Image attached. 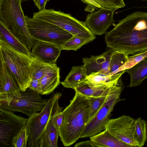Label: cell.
Masks as SVG:
<instances>
[{
    "label": "cell",
    "instance_id": "4fadbf2b",
    "mask_svg": "<svg viewBox=\"0 0 147 147\" xmlns=\"http://www.w3.org/2000/svg\"><path fill=\"white\" fill-rule=\"evenodd\" d=\"M21 91L18 82L7 66L0 51V101L11 98Z\"/></svg>",
    "mask_w": 147,
    "mask_h": 147
},
{
    "label": "cell",
    "instance_id": "44dd1931",
    "mask_svg": "<svg viewBox=\"0 0 147 147\" xmlns=\"http://www.w3.org/2000/svg\"><path fill=\"white\" fill-rule=\"evenodd\" d=\"M125 71L130 77L128 86L132 87L139 86L147 78V57Z\"/></svg>",
    "mask_w": 147,
    "mask_h": 147
},
{
    "label": "cell",
    "instance_id": "5bb4252c",
    "mask_svg": "<svg viewBox=\"0 0 147 147\" xmlns=\"http://www.w3.org/2000/svg\"><path fill=\"white\" fill-rule=\"evenodd\" d=\"M61 46L54 43L38 40L32 47L31 55L47 63H55L62 50Z\"/></svg>",
    "mask_w": 147,
    "mask_h": 147
},
{
    "label": "cell",
    "instance_id": "1f68e13d",
    "mask_svg": "<svg viewBox=\"0 0 147 147\" xmlns=\"http://www.w3.org/2000/svg\"><path fill=\"white\" fill-rule=\"evenodd\" d=\"M63 108L59 106L56 111L52 116L50 120L52 124L59 132L63 120V113L62 111Z\"/></svg>",
    "mask_w": 147,
    "mask_h": 147
},
{
    "label": "cell",
    "instance_id": "e575fe53",
    "mask_svg": "<svg viewBox=\"0 0 147 147\" xmlns=\"http://www.w3.org/2000/svg\"><path fill=\"white\" fill-rule=\"evenodd\" d=\"M35 5L39 10V11L45 9V6L49 0H33Z\"/></svg>",
    "mask_w": 147,
    "mask_h": 147
},
{
    "label": "cell",
    "instance_id": "ac0fdd59",
    "mask_svg": "<svg viewBox=\"0 0 147 147\" xmlns=\"http://www.w3.org/2000/svg\"><path fill=\"white\" fill-rule=\"evenodd\" d=\"M0 40L12 48L23 53L31 55L27 47L15 36L7 26L0 20Z\"/></svg>",
    "mask_w": 147,
    "mask_h": 147
},
{
    "label": "cell",
    "instance_id": "9c48e42d",
    "mask_svg": "<svg viewBox=\"0 0 147 147\" xmlns=\"http://www.w3.org/2000/svg\"><path fill=\"white\" fill-rule=\"evenodd\" d=\"M123 89L122 85L109 94L103 106L87 124L80 138L90 137L105 129L114 107L119 101L121 100L120 97Z\"/></svg>",
    "mask_w": 147,
    "mask_h": 147
},
{
    "label": "cell",
    "instance_id": "e0dca14e",
    "mask_svg": "<svg viewBox=\"0 0 147 147\" xmlns=\"http://www.w3.org/2000/svg\"><path fill=\"white\" fill-rule=\"evenodd\" d=\"M125 72V70L113 75L101 72L92 73L87 76V80L94 87H110L118 83Z\"/></svg>",
    "mask_w": 147,
    "mask_h": 147
},
{
    "label": "cell",
    "instance_id": "2e32d148",
    "mask_svg": "<svg viewBox=\"0 0 147 147\" xmlns=\"http://www.w3.org/2000/svg\"><path fill=\"white\" fill-rule=\"evenodd\" d=\"M119 82L108 87H96L92 86L87 80L79 84L74 88L75 92L87 97L107 95L122 85Z\"/></svg>",
    "mask_w": 147,
    "mask_h": 147
},
{
    "label": "cell",
    "instance_id": "7c38bea8",
    "mask_svg": "<svg viewBox=\"0 0 147 147\" xmlns=\"http://www.w3.org/2000/svg\"><path fill=\"white\" fill-rule=\"evenodd\" d=\"M115 11L101 7L99 10L88 14L84 22L93 34L101 35L106 34L108 28L115 22Z\"/></svg>",
    "mask_w": 147,
    "mask_h": 147
},
{
    "label": "cell",
    "instance_id": "484cf974",
    "mask_svg": "<svg viewBox=\"0 0 147 147\" xmlns=\"http://www.w3.org/2000/svg\"><path fill=\"white\" fill-rule=\"evenodd\" d=\"M146 126V122L141 117L135 119L134 136L140 147L144 146L147 140Z\"/></svg>",
    "mask_w": 147,
    "mask_h": 147
},
{
    "label": "cell",
    "instance_id": "f1b7e54d",
    "mask_svg": "<svg viewBox=\"0 0 147 147\" xmlns=\"http://www.w3.org/2000/svg\"><path fill=\"white\" fill-rule=\"evenodd\" d=\"M28 140V135L25 125L13 138L11 147H26Z\"/></svg>",
    "mask_w": 147,
    "mask_h": 147
},
{
    "label": "cell",
    "instance_id": "30bf717a",
    "mask_svg": "<svg viewBox=\"0 0 147 147\" xmlns=\"http://www.w3.org/2000/svg\"><path fill=\"white\" fill-rule=\"evenodd\" d=\"M27 119L0 108V145L11 147L13 138L26 125Z\"/></svg>",
    "mask_w": 147,
    "mask_h": 147
},
{
    "label": "cell",
    "instance_id": "f546056e",
    "mask_svg": "<svg viewBox=\"0 0 147 147\" xmlns=\"http://www.w3.org/2000/svg\"><path fill=\"white\" fill-rule=\"evenodd\" d=\"M101 7L116 10L125 6L124 0H92Z\"/></svg>",
    "mask_w": 147,
    "mask_h": 147
},
{
    "label": "cell",
    "instance_id": "d6a6232c",
    "mask_svg": "<svg viewBox=\"0 0 147 147\" xmlns=\"http://www.w3.org/2000/svg\"><path fill=\"white\" fill-rule=\"evenodd\" d=\"M87 5L84 10L86 12L92 13L95 10L100 8V7L92 0H81Z\"/></svg>",
    "mask_w": 147,
    "mask_h": 147
},
{
    "label": "cell",
    "instance_id": "cb8c5ba5",
    "mask_svg": "<svg viewBox=\"0 0 147 147\" xmlns=\"http://www.w3.org/2000/svg\"><path fill=\"white\" fill-rule=\"evenodd\" d=\"M57 66L56 63H44L33 57L30 66V77L32 80H40L47 73Z\"/></svg>",
    "mask_w": 147,
    "mask_h": 147
},
{
    "label": "cell",
    "instance_id": "ba28073f",
    "mask_svg": "<svg viewBox=\"0 0 147 147\" xmlns=\"http://www.w3.org/2000/svg\"><path fill=\"white\" fill-rule=\"evenodd\" d=\"M25 18L31 35L37 40L54 43L61 46L73 35L66 30L53 24L31 18Z\"/></svg>",
    "mask_w": 147,
    "mask_h": 147
},
{
    "label": "cell",
    "instance_id": "d4e9b609",
    "mask_svg": "<svg viewBox=\"0 0 147 147\" xmlns=\"http://www.w3.org/2000/svg\"><path fill=\"white\" fill-rule=\"evenodd\" d=\"M129 56L125 53L114 50L110 59L109 73L113 75L123 71Z\"/></svg>",
    "mask_w": 147,
    "mask_h": 147
},
{
    "label": "cell",
    "instance_id": "f35d334b",
    "mask_svg": "<svg viewBox=\"0 0 147 147\" xmlns=\"http://www.w3.org/2000/svg\"><path fill=\"white\" fill-rule=\"evenodd\" d=\"M142 0L146 1H147V0Z\"/></svg>",
    "mask_w": 147,
    "mask_h": 147
},
{
    "label": "cell",
    "instance_id": "7402d4cb",
    "mask_svg": "<svg viewBox=\"0 0 147 147\" xmlns=\"http://www.w3.org/2000/svg\"><path fill=\"white\" fill-rule=\"evenodd\" d=\"M87 76L84 64L74 66L65 80L61 83L65 88L74 89L79 84L86 80Z\"/></svg>",
    "mask_w": 147,
    "mask_h": 147
},
{
    "label": "cell",
    "instance_id": "74e56055",
    "mask_svg": "<svg viewBox=\"0 0 147 147\" xmlns=\"http://www.w3.org/2000/svg\"><path fill=\"white\" fill-rule=\"evenodd\" d=\"M22 0V1H27V0Z\"/></svg>",
    "mask_w": 147,
    "mask_h": 147
},
{
    "label": "cell",
    "instance_id": "603a6c76",
    "mask_svg": "<svg viewBox=\"0 0 147 147\" xmlns=\"http://www.w3.org/2000/svg\"><path fill=\"white\" fill-rule=\"evenodd\" d=\"M59 132L50 121L36 147H57Z\"/></svg>",
    "mask_w": 147,
    "mask_h": 147
},
{
    "label": "cell",
    "instance_id": "83f0119b",
    "mask_svg": "<svg viewBox=\"0 0 147 147\" xmlns=\"http://www.w3.org/2000/svg\"><path fill=\"white\" fill-rule=\"evenodd\" d=\"M92 40L73 35L60 46L62 50L77 51L82 46L91 41Z\"/></svg>",
    "mask_w": 147,
    "mask_h": 147
},
{
    "label": "cell",
    "instance_id": "277c9868",
    "mask_svg": "<svg viewBox=\"0 0 147 147\" xmlns=\"http://www.w3.org/2000/svg\"><path fill=\"white\" fill-rule=\"evenodd\" d=\"M0 51L7 66L18 82L21 91H24L29 87L32 80L30 71L33 57L15 50L1 40Z\"/></svg>",
    "mask_w": 147,
    "mask_h": 147
},
{
    "label": "cell",
    "instance_id": "4dcf8cb0",
    "mask_svg": "<svg viewBox=\"0 0 147 147\" xmlns=\"http://www.w3.org/2000/svg\"><path fill=\"white\" fill-rule=\"evenodd\" d=\"M147 57V49L128 56L127 61L125 64L123 71L131 67L142 59Z\"/></svg>",
    "mask_w": 147,
    "mask_h": 147
},
{
    "label": "cell",
    "instance_id": "3957f363",
    "mask_svg": "<svg viewBox=\"0 0 147 147\" xmlns=\"http://www.w3.org/2000/svg\"><path fill=\"white\" fill-rule=\"evenodd\" d=\"M21 2V0H0V18L30 52L38 40L29 31Z\"/></svg>",
    "mask_w": 147,
    "mask_h": 147
},
{
    "label": "cell",
    "instance_id": "ffe728a7",
    "mask_svg": "<svg viewBox=\"0 0 147 147\" xmlns=\"http://www.w3.org/2000/svg\"><path fill=\"white\" fill-rule=\"evenodd\" d=\"M40 80L41 95L51 94L60 83L59 68L57 66L47 73Z\"/></svg>",
    "mask_w": 147,
    "mask_h": 147
},
{
    "label": "cell",
    "instance_id": "52a82bcc",
    "mask_svg": "<svg viewBox=\"0 0 147 147\" xmlns=\"http://www.w3.org/2000/svg\"><path fill=\"white\" fill-rule=\"evenodd\" d=\"M40 94L28 88L11 98L0 101V108L13 112H20L29 117L40 112L47 102L48 99H43Z\"/></svg>",
    "mask_w": 147,
    "mask_h": 147
},
{
    "label": "cell",
    "instance_id": "8992f818",
    "mask_svg": "<svg viewBox=\"0 0 147 147\" xmlns=\"http://www.w3.org/2000/svg\"><path fill=\"white\" fill-rule=\"evenodd\" d=\"M62 95L60 92L53 93L40 112L27 119L26 127L28 135V147H36L52 116L59 106V100Z\"/></svg>",
    "mask_w": 147,
    "mask_h": 147
},
{
    "label": "cell",
    "instance_id": "5b68a950",
    "mask_svg": "<svg viewBox=\"0 0 147 147\" xmlns=\"http://www.w3.org/2000/svg\"><path fill=\"white\" fill-rule=\"evenodd\" d=\"M32 18L58 26L73 35L93 41L95 39L85 22L78 20L71 14L53 9H45L33 13Z\"/></svg>",
    "mask_w": 147,
    "mask_h": 147
},
{
    "label": "cell",
    "instance_id": "8fae6325",
    "mask_svg": "<svg viewBox=\"0 0 147 147\" xmlns=\"http://www.w3.org/2000/svg\"><path fill=\"white\" fill-rule=\"evenodd\" d=\"M135 120L129 116L123 115L116 118L110 119L105 129L132 147H140L134 136Z\"/></svg>",
    "mask_w": 147,
    "mask_h": 147
},
{
    "label": "cell",
    "instance_id": "7a4b0ae2",
    "mask_svg": "<svg viewBox=\"0 0 147 147\" xmlns=\"http://www.w3.org/2000/svg\"><path fill=\"white\" fill-rule=\"evenodd\" d=\"M62 111L63 120L59 136L65 146H71L80 138L89 121L90 106L87 97L77 92Z\"/></svg>",
    "mask_w": 147,
    "mask_h": 147
},
{
    "label": "cell",
    "instance_id": "4316f807",
    "mask_svg": "<svg viewBox=\"0 0 147 147\" xmlns=\"http://www.w3.org/2000/svg\"><path fill=\"white\" fill-rule=\"evenodd\" d=\"M109 94L97 97H91L87 98L90 106L89 121L95 116L100 109L103 106Z\"/></svg>",
    "mask_w": 147,
    "mask_h": 147
},
{
    "label": "cell",
    "instance_id": "9a60e30c",
    "mask_svg": "<svg viewBox=\"0 0 147 147\" xmlns=\"http://www.w3.org/2000/svg\"><path fill=\"white\" fill-rule=\"evenodd\" d=\"M114 50L111 49L98 56H91L82 59L87 76L98 72L109 73L111 55Z\"/></svg>",
    "mask_w": 147,
    "mask_h": 147
},
{
    "label": "cell",
    "instance_id": "d6986e66",
    "mask_svg": "<svg viewBox=\"0 0 147 147\" xmlns=\"http://www.w3.org/2000/svg\"><path fill=\"white\" fill-rule=\"evenodd\" d=\"M90 140L95 146L98 147H132L121 141L105 129L90 137Z\"/></svg>",
    "mask_w": 147,
    "mask_h": 147
},
{
    "label": "cell",
    "instance_id": "6da1fadb",
    "mask_svg": "<svg viewBox=\"0 0 147 147\" xmlns=\"http://www.w3.org/2000/svg\"><path fill=\"white\" fill-rule=\"evenodd\" d=\"M105 38L107 47L128 55L147 50V12L138 11L127 16Z\"/></svg>",
    "mask_w": 147,
    "mask_h": 147
},
{
    "label": "cell",
    "instance_id": "8d00e7d4",
    "mask_svg": "<svg viewBox=\"0 0 147 147\" xmlns=\"http://www.w3.org/2000/svg\"><path fill=\"white\" fill-rule=\"evenodd\" d=\"M146 133H147V123H146Z\"/></svg>",
    "mask_w": 147,
    "mask_h": 147
},
{
    "label": "cell",
    "instance_id": "d590c367",
    "mask_svg": "<svg viewBox=\"0 0 147 147\" xmlns=\"http://www.w3.org/2000/svg\"><path fill=\"white\" fill-rule=\"evenodd\" d=\"M74 147H95L91 141L89 140L82 142L77 143Z\"/></svg>",
    "mask_w": 147,
    "mask_h": 147
},
{
    "label": "cell",
    "instance_id": "836d02e7",
    "mask_svg": "<svg viewBox=\"0 0 147 147\" xmlns=\"http://www.w3.org/2000/svg\"><path fill=\"white\" fill-rule=\"evenodd\" d=\"M28 88L41 94V90L39 80L32 79Z\"/></svg>",
    "mask_w": 147,
    "mask_h": 147
}]
</instances>
